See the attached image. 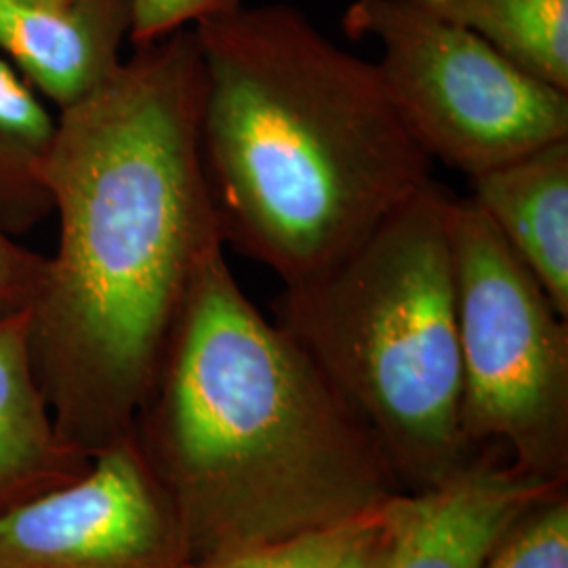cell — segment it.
Masks as SVG:
<instances>
[{"mask_svg":"<svg viewBox=\"0 0 568 568\" xmlns=\"http://www.w3.org/2000/svg\"><path fill=\"white\" fill-rule=\"evenodd\" d=\"M194 28L140 44L61 110L44 185L60 217L32 354L61 436L98 453L135 432L185 302L224 251L204 180Z\"/></svg>","mask_w":568,"mask_h":568,"instance_id":"obj_1","label":"cell"},{"mask_svg":"<svg viewBox=\"0 0 568 568\" xmlns=\"http://www.w3.org/2000/svg\"><path fill=\"white\" fill-rule=\"evenodd\" d=\"M143 413V455L187 562L347 523L406 493L323 368L246 297L224 251L194 284Z\"/></svg>","mask_w":568,"mask_h":568,"instance_id":"obj_2","label":"cell"},{"mask_svg":"<svg viewBox=\"0 0 568 568\" xmlns=\"http://www.w3.org/2000/svg\"><path fill=\"white\" fill-rule=\"evenodd\" d=\"M199 143L224 246L283 284L323 270L432 182L375 61L291 4L194 26Z\"/></svg>","mask_w":568,"mask_h":568,"instance_id":"obj_3","label":"cell"},{"mask_svg":"<svg viewBox=\"0 0 568 568\" xmlns=\"http://www.w3.org/2000/svg\"><path fill=\"white\" fill-rule=\"evenodd\" d=\"M453 199L432 180L274 302V323L363 419L406 493L440 485L476 457L462 427Z\"/></svg>","mask_w":568,"mask_h":568,"instance_id":"obj_4","label":"cell"},{"mask_svg":"<svg viewBox=\"0 0 568 568\" xmlns=\"http://www.w3.org/2000/svg\"><path fill=\"white\" fill-rule=\"evenodd\" d=\"M448 225L467 445L567 483V318L469 199H453Z\"/></svg>","mask_w":568,"mask_h":568,"instance_id":"obj_5","label":"cell"},{"mask_svg":"<svg viewBox=\"0 0 568 568\" xmlns=\"http://www.w3.org/2000/svg\"><path fill=\"white\" fill-rule=\"evenodd\" d=\"M354 41L379 42L389 102L432 161L467 178L568 138V93L413 0H354Z\"/></svg>","mask_w":568,"mask_h":568,"instance_id":"obj_6","label":"cell"},{"mask_svg":"<svg viewBox=\"0 0 568 568\" xmlns=\"http://www.w3.org/2000/svg\"><path fill=\"white\" fill-rule=\"evenodd\" d=\"M182 532L135 432L77 478L0 509V568H183Z\"/></svg>","mask_w":568,"mask_h":568,"instance_id":"obj_7","label":"cell"},{"mask_svg":"<svg viewBox=\"0 0 568 568\" xmlns=\"http://www.w3.org/2000/svg\"><path fill=\"white\" fill-rule=\"evenodd\" d=\"M565 485L499 455L471 457L440 485L398 497L384 568H483L509 528Z\"/></svg>","mask_w":568,"mask_h":568,"instance_id":"obj_8","label":"cell"},{"mask_svg":"<svg viewBox=\"0 0 568 568\" xmlns=\"http://www.w3.org/2000/svg\"><path fill=\"white\" fill-rule=\"evenodd\" d=\"M129 34L131 0H0V49L60 112L116 74Z\"/></svg>","mask_w":568,"mask_h":568,"instance_id":"obj_9","label":"cell"},{"mask_svg":"<svg viewBox=\"0 0 568 568\" xmlns=\"http://www.w3.org/2000/svg\"><path fill=\"white\" fill-rule=\"evenodd\" d=\"M476 204L568 318V138L469 180Z\"/></svg>","mask_w":568,"mask_h":568,"instance_id":"obj_10","label":"cell"},{"mask_svg":"<svg viewBox=\"0 0 568 568\" xmlns=\"http://www.w3.org/2000/svg\"><path fill=\"white\" fill-rule=\"evenodd\" d=\"M87 464L61 436L42 389L30 310L0 318V509L70 483Z\"/></svg>","mask_w":568,"mask_h":568,"instance_id":"obj_11","label":"cell"},{"mask_svg":"<svg viewBox=\"0 0 568 568\" xmlns=\"http://www.w3.org/2000/svg\"><path fill=\"white\" fill-rule=\"evenodd\" d=\"M58 133L32 84L0 60V227L26 234L53 211L44 185Z\"/></svg>","mask_w":568,"mask_h":568,"instance_id":"obj_12","label":"cell"},{"mask_svg":"<svg viewBox=\"0 0 568 568\" xmlns=\"http://www.w3.org/2000/svg\"><path fill=\"white\" fill-rule=\"evenodd\" d=\"M568 93V0H413Z\"/></svg>","mask_w":568,"mask_h":568,"instance_id":"obj_13","label":"cell"},{"mask_svg":"<svg viewBox=\"0 0 568 568\" xmlns=\"http://www.w3.org/2000/svg\"><path fill=\"white\" fill-rule=\"evenodd\" d=\"M386 506L333 527L318 528L239 554L187 562L183 568H335Z\"/></svg>","mask_w":568,"mask_h":568,"instance_id":"obj_14","label":"cell"},{"mask_svg":"<svg viewBox=\"0 0 568 568\" xmlns=\"http://www.w3.org/2000/svg\"><path fill=\"white\" fill-rule=\"evenodd\" d=\"M483 568H568V499L560 490L509 528Z\"/></svg>","mask_w":568,"mask_h":568,"instance_id":"obj_15","label":"cell"},{"mask_svg":"<svg viewBox=\"0 0 568 568\" xmlns=\"http://www.w3.org/2000/svg\"><path fill=\"white\" fill-rule=\"evenodd\" d=\"M244 0H131V34L135 47L161 41L185 28L215 20L243 7Z\"/></svg>","mask_w":568,"mask_h":568,"instance_id":"obj_16","label":"cell"},{"mask_svg":"<svg viewBox=\"0 0 568 568\" xmlns=\"http://www.w3.org/2000/svg\"><path fill=\"white\" fill-rule=\"evenodd\" d=\"M47 257L16 243L0 227V318L30 310L41 291Z\"/></svg>","mask_w":568,"mask_h":568,"instance_id":"obj_17","label":"cell"},{"mask_svg":"<svg viewBox=\"0 0 568 568\" xmlns=\"http://www.w3.org/2000/svg\"><path fill=\"white\" fill-rule=\"evenodd\" d=\"M400 495H396L386 508L379 511V516L373 520V525L366 528L365 535L349 548V551L342 558V562L335 568L386 567L389 544H392V530H394V511H396V501Z\"/></svg>","mask_w":568,"mask_h":568,"instance_id":"obj_18","label":"cell"},{"mask_svg":"<svg viewBox=\"0 0 568 568\" xmlns=\"http://www.w3.org/2000/svg\"><path fill=\"white\" fill-rule=\"evenodd\" d=\"M26 2H44V4H55V2H65V0H26Z\"/></svg>","mask_w":568,"mask_h":568,"instance_id":"obj_19","label":"cell"}]
</instances>
